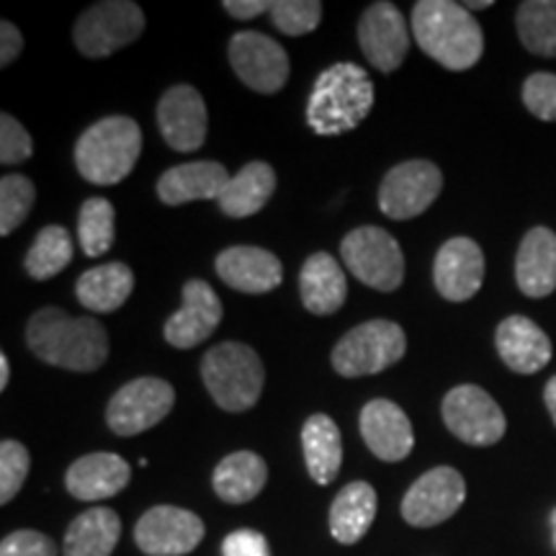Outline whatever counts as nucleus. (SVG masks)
I'll return each instance as SVG.
<instances>
[{"label":"nucleus","instance_id":"obj_1","mask_svg":"<svg viewBox=\"0 0 556 556\" xmlns=\"http://www.w3.org/2000/svg\"><path fill=\"white\" fill-rule=\"evenodd\" d=\"M26 345L39 361L67 371L88 374L106 364L109 336L93 317H73L58 307H45L26 325Z\"/></svg>","mask_w":556,"mask_h":556},{"label":"nucleus","instance_id":"obj_2","mask_svg":"<svg viewBox=\"0 0 556 556\" xmlns=\"http://www.w3.org/2000/svg\"><path fill=\"white\" fill-rule=\"evenodd\" d=\"M413 34L420 50L454 73L475 67L484 52V34L462 3L420 0L413 9Z\"/></svg>","mask_w":556,"mask_h":556},{"label":"nucleus","instance_id":"obj_3","mask_svg":"<svg viewBox=\"0 0 556 556\" xmlns=\"http://www.w3.org/2000/svg\"><path fill=\"white\" fill-rule=\"evenodd\" d=\"M374 83L364 67L338 62L319 73L307 101V124L319 137H338L356 129L371 114Z\"/></svg>","mask_w":556,"mask_h":556},{"label":"nucleus","instance_id":"obj_4","mask_svg":"<svg viewBox=\"0 0 556 556\" xmlns=\"http://www.w3.org/2000/svg\"><path fill=\"white\" fill-rule=\"evenodd\" d=\"M142 152V129L129 116H106L83 131L75 165L88 184L114 186L135 170Z\"/></svg>","mask_w":556,"mask_h":556},{"label":"nucleus","instance_id":"obj_5","mask_svg":"<svg viewBox=\"0 0 556 556\" xmlns=\"http://www.w3.org/2000/svg\"><path fill=\"white\" fill-rule=\"evenodd\" d=\"M206 392L227 413H245L261 400L266 371L258 353L245 343H222L201 361Z\"/></svg>","mask_w":556,"mask_h":556},{"label":"nucleus","instance_id":"obj_6","mask_svg":"<svg viewBox=\"0 0 556 556\" xmlns=\"http://www.w3.org/2000/svg\"><path fill=\"white\" fill-rule=\"evenodd\" d=\"M407 336L392 319H371L338 340L332 351V368L345 379L371 377L402 361Z\"/></svg>","mask_w":556,"mask_h":556},{"label":"nucleus","instance_id":"obj_7","mask_svg":"<svg viewBox=\"0 0 556 556\" xmlns=\"http://www.w3.org/2000/svg\"><path fill=\"white\" fill-rule=\"evenodd\" d=\"M340 258L366 287L394 291L405 281V255L400 242L381 227H358L340 242Z\"/></svg>","mask_w":556,"mask_h":556},{"label":"nucleus","instance_id":"obj_8","mask_svg":"<svg viewBox=\"0 0 556 556\" xmlns=\"http://www.w3.org/2000/svg\"><path fill=\"white\" fill-rule=\"evenodd\" d=\"M142 31L144 13L137 3L106 0V3H96L80 13V18L75 21L73 39L80 54L90 60H101L137 41Z\"/></svg>","mask_w":556,"mask_h":556},{"label":"nucleus","instance_id":"obj_9","mask_svg":"<svg viewBox=\"0 0 556 556\" xmlns=\"http://www.w3.org/2000/svg\"><path fill=\"white\" fill-rule=\"evenodd\" d=\"M441 413L451 433L469 446H495L505 435L507 422L503 409L477 384L451 389L443 397Z\"/></svg>","mask_w":556,"mask_h":556},{"label":"nucleus","instance_id":"obj_10","mask_svg":"<svg viewBox=\"0 0 556 556\" xmlns=\"http://www.w3.org/2000/svg\"><path fill=\"white\" fill-rule=\"evenodd\" d=\"M176 405V392L165 379L142 377L124 384L106 409V422L116 435H139L155 428Z\"/></svg>","mask_w":556,"mask_h":556},{"label":"nucleus","instance_id":"obj_11","mask_svg":"<svg viewBox=\"0 0 556 556\" xmlns=\"http://www.w3.org/2000/svg\"><path fill=\"white\" fill-rule=\"evenodd\" d=\"M443 173L430 160H407L394 165L381 180L379 208L389 219L420 217L441 197Z\"/></svg>","mask_w":556,"mask_h":556},{"label":"nucleus","instance_id":"obj_12","mask_svg":"<svg viewBox=\"0 0 556 556\" xmlns=\"http://www.w3.org/2000/svg\"><path fill=\"white\" fill-rule=\"evenodd\" d=\"M229 65L255 93H278L287 86L289 54L276 39L261 31H238L229 39Z\"/></svg>","mask_w":556,"mask_h":556},{"label":"nucleus","instance_id":"obj_13","mask_svg":"<svg viewBox=\"0 0 556 556\" xmlns=\"http://www.w3.org/2000/svg\"><path fill=\"white\" fill-rule=\"evenodd\" d=\"M204 520L176 505L150 507L135 528L139 552L148 556H184L204 541Z\"/></svg>","mask_w":556,"mask_h":556},{"label":"nucleus","instance_id":"obj_14","mask_svg":"<svg viewBox=\"0 0 556 556\" xmlns=\"http://www.w3.org/2000/svg\"><path fill=\"white\" fill-rule=\"evenodd\" d=\"M467 500V482L454 467H435L409 486L402 500V518L415 528H433L451 516Z\"/></svg>","mask_w":556,"mask_h":556},{"label":"nucleus","instance_id":"obj_15","mask_svg":"<svg viewBox=\"0 0 556 556\" xmlns=\"http://www.w3.org/2000/svg\"><path fill=\"white\" fill-rule=\"evenodd\" d=\"M358 45L374 67L394 73L409 52V31L397 5L387 0L368 5L358 21Z\"/></svg>","mask_w":556,"mask_h":556},{"label":"nucleus","instance_id":"obj_16","mask_svg":"<svg viewBox=\"0 0 556 556\" xmlns=\"http://www.w3.org/2000/svg\"><path fill=\"white\" fill-rule=\"evenodd\" d=\"M157 127L178 152H197L206 142V103L191 86H173L157 103Z\"/></svg>","mask_w":556,"mask_h":556},{"label":"nucleus","instance_id":"obj_17","mask_svg":"<svg viewBox=\"0 0 556 556\" xmlns=\"http://www.w3.org/2000/svg\"><path fill=\"white\" fill-rule=\"evenodd\" d=\"M222 323V302L214 294V289L208 287L201 278H191L184 287V307L176 315H170L165 323L163 336L173 348L180 351H189L204 343Z\"/></svg>","mask_w":556,"mask_h":556},{"label":"nucleus","instance_id":"obj_18","mask_svg":"<svg viewBox=\"0 0 556 556\" xmlns=\"http://www.w3.org/2000/svg\"><path fill=\"white\" fill-rule=\"evenodd\" d=\"M361 435L368 451L381 462H402L413 454L415 433L405 409L389 400H371L361 409Z\"/></svg>","mask_w":556,"mask_h":556},{"label":"nucleus","instance_id":"obj_19","mask_svg":"<svg viewBox=\"0 0 556 556\" xmlns=\"http://www.w3.org/2000/svg\"><path fill=\"white\" fill-rule=\"evenodd\" d=\"M433 281L438 294L448 302H467L482 289L484 253L471 238H454L438 250Z\"/></svg>","mask_w":556,"mask_h":556},{"label":"nucleus","instance_id":"obj_20","mask_svg":"<svg viewBox=\"0 0 556 556\" xmlns=\"http://www.w3.org/2000/svg\"><path fill=\"white\" fill-rule=\"evenodd\" d=\"M217 276L229 289L242 294H268L283 281V266L270 250L255 245H235L222 250L214 261Z\"/></svg>","mask_w":556,"mask_h":556},{"label":"nucleus","instance_id":"obj_21","mask_svg":"<svg viewBox=\"0 0 556 556\" xmlns=\"http://www.w3.org/2000/svg\"><path fill=\"white\" fill-rule=\"evenodd\" d=\"M131 467L119 454H88L70 464L65 484L73 497L83 500V503H99V500H109L119 495L124 486L129 484Z\"/></svg>","mask_w":556,"mask_h":556},{"label":"nucleus","instance_id":"obj_22","mask_svg":"<svg viewBox=\"0 0 556 556\" xmlns=\"http://www.w3.org/2000/svg\"><path fill=\"white\" fill-rule=\"evenodd\" d=\"M495 345L505 366L516 374H536L552 361V340L523 315H513L500 323Z\"/></svg>","mask_w":556,"mask_h":556},{"label":"nucleus","instance_id":"obj_23","mask_svg":"<svg viewBox=\"0 0 556 556\" xmlns=\"http://www.w3.org/2000/svg\"><path fill=\"white\" fill-rule=\"evenodd\" d=\"M229 180V173L222 163L199 160V163H184L165 170L157 180V197L168 206H184L191 201L219 199Z\"/></svg>","mask_w":556,"mask_h":556},{"label":"nucleus","instance_id":"obj_24","mask_svg":"<svg viewBox=\"0 0 556 556\" xmlns=\"http://www.w3.org/2000/svg\"><path fill=\"white\" fill-rule=\"evenodd\" d=\"M518 289L531 299H544L556 289V235L546 227H533L520 240L516 255Z\"/></svg>","mask_w":556,"mask_h":556},{"label":"nucleus","instance_id":"obj_25","mask_svg":"<svg viewBox=\"0 0 556 556\" xmlns=\"http://www.w3.org/2000/svg\"><path fill=\"white\" fill-rule=\"evenodd\" d=\"M299 294L312 315L328 317L345 304L348 281L340 263L330 253L309 255L299 274Z\"/></svg>","mask_w":556,"mask_h":556},{"label":"nucleus","instance_id":"obj_26","mask_svg":"<svg viewBox=\"0 0 556 556\" xmlns=\"http://www.w3.org/2000/svg\"><path fill=\"white\" fill-rule=\"evenodd\" d=\"M135 291V274L127 263H103L86 270L75 283V296L90 312H116Z\"/></svg>","mask_w":556,"mask_h":556},{"label":"nucleus","instance_id":"obj_27","mask_svg":"<svg viewBox=\"0 0 556 556\" xmlns=\"http://www.w3.org/2000/svg\"><path fill=\"white\" fill-rule=\"evenodd\" d=\"M377 518V490L368 482H351L330 507V533L340 544H358Z\"/></svg>","mask_w":556,"mask_h":556},{"label":"nucleus","instance_id":"obj_28","mask_svg":"<svg viewBox=\"0 0 556 556\" xmlns=\"http://www.w3.org/2000/svg\"><path fill=\"white\" fill-rule=\"evenodd\" d=\"M276 191V173L268 163H248L238 176H229L217 204L227 217L245 219L258 214Z\"/></svg>","mask_w":556,"mask_h":556},{"label":"nucleus","instance_id":"obj_29","mask_svg":"<svg viewBox=\"0 0 556 556\" xmlns=\"http://www.w3.org/2000/svg\"><path fill=\"white\" fill-rule=\"evenodd\" d=\"M268 479L266 462L253 451H235L214 469V492L229 505H245L263 492Z\"/></svg>","mask_w":556,"mask_h":556},{"label":"nucleus","instance_id":"obj_30","mask_svg":"<svg viewBox=\"0 0 556 556\" xmlns=\"http://www.w3.org/2000/svg\"><path fill=\"white\" fill-rule=\"evenodd\" d=\"M122 536V518L109 507H90L73 520L65 533V556H111Z\"/></svg>","mask_w":556,"mask_h":556},{"label":"nucleus","instance_id":"obj_31","mask_svg":"<svg viewBox=\"0 0 556 556\" xmlns=\"http://www.w3.org/2000/svg\"><path fill=\"white\" fill-rule=\"evenodd\" d=\"M302 451L309 477L317 484H330L343 464V438L330 415H312L302 428Z\"/></svg>","mask_w":556,"mask_h":556},{"label":"nucleus","instance_id":"obj_32","mask_svg":"<svg viewBox=\"0 0 556 556\" xmlns=\"http://www.w3.org/2000/svg\"><path fill=\"white\" fill-rule=\"evenodd\" d=\"M518 37L528 52L556 58V0H526L518 5Z\"/></svg>","mask_w":556,"mask_h":556},{"label":"nucleus","instance_id":"obj_33","mask_svg":"<svg viewBox=\"0 0 556 556\" xmlns=\"http://www.w3.org/2000/svg\"><path fill=\"white\" fill-rule=\"evenodd\" d=\"M73 261V238L65 227L50 225L39 229L37 240L29 248L26 255V274L37 281H47V278L62 274Z\"/></svg>","mask_w":556,"mask_h":556},{"label":"nucleus","instance_id":"obj_34","mask_svg":"<svg viewBox=\"0 0 556 556\" xmlns=\"http://www.w3.org/2000/svg\"><path fill=\"white\" fill-rule=\"evenodd\" d=\"M116 212L111 201L93 197L80 206L78 214V240L88 258H99L114 245Z\"/></svg>","mask_w":556,"mask_h":556},{"label":"nucleus","instance_id":"obj_35","mask_svg":"<svg viewBox=\"0 0 556 556\" xmlns=\"http://www.w3.org/2000/svg\"><path fill=\"white\" fill-rule=\"evenodd\" d=\"M34 201H37V189L29 178L21 176V173L3 176L0 180V235L3 238L24 225Z\"/></svg>","mask_w":556,"mask_h":556},{"label":"nucleus","instance_id":"obj_36","mask_svg":"<svg viewBox=\"0 0 556 556\" xmlns=\"http://www.w3.org/2000/svg\"><path fill=\"white\" fill-rule=\"evenodd\" d=\"M270 21L287 37L312 34L323 21V3L317 0H276L270 3Z\"/></svg>","mask_w":556,"mask_h":556},{"label":"nucleus","instance_id":"obj_37","mask_svg":"<svg viewBox=\"0 0 556 556\" xmlns=\"http://www.w3.org/2000/svg\"><path fill=\"white\" fill-rule=\"evenodd\" d=\"M31 469V456L18 441L0 443V503L9 505L24 486Z\"/></svg>","mask_w":556,"mask_h":556},{"label":"nucleus","instance_id":"obj_38","mask_svg":"<svg viewBox=\"0 0 556 556\" xmlns=\"http://www.w3.org/2000/svg\"><path fill=\"white\" fill-rule=\"evenodd\" d=\"M523 103L541 122H556V75L533 73L523 83Z\"/></svg>","mask_w":556,"mask_h":556},{"label":"nucleus","instance_id":"obj_39","mask_svg":"<svg viewBox=\"0 0 556 556\" xmlns=\"http://www.w3.org/2000/svg\"><path fill=\"white\" fill-rule=\"evenodd\" d=\"M34 152L31 135L21 127V122L13 119L11 114L0 116V163L18 165L29 160Z\"/></svg>","mask_w":556,"mask_h":556},{"label":"nucleus","instance_id":"obj_40","mask_svg":"<svg viewBox=\"0 0 556 556\" xmlns=\"http://www.w3.org/2000/svg\"><path fill=\"white\" fill-rule=\"evenodd\" d=\"M0 556H58V546L39 531H13L0 544Z\"/></svg>","mask_w":556,"mask_h":556},{"label":"nucleus","instance_id":"obj_41","mask_svg":"<svg viewBox=\"0 0 556 556\" xmlns=\"http://www.w3.org/2000/svg\"><path fill=\"white\" fill-rule=\"evenodd\" d=\"M222 556H270V546L263 533L253 528H240L222 541Z\"/></svg>","mask_w":556,"mask_h":556},{"label":"nucleus","instance_id":"obj_42","mask_svg":"<svg viewBox=\"0 0 556 556\" xmlns=\"http://www.w3.org/2000/svg\"><path fill=\"white\" fill-rule=\"evenodd\" d=\"M21 50H24V37H21L18 26L3 21L0 24V65L9 67L11 62H16Z\"/></svg>","mask_w":556,"mask_h":556},{"label":"nucleus","instance_id":"obj_43","mask_svg":"<svg viewBox=\"0 0 556 556\" xmlns=\"http://www.w3.org/2000/svg\"><path fill=\"white\" fill-rule=\"evenodd\" d=\"M222 9H225L232 18L250 21V18L261 16L263 11H270V3H266V0H225V3H222Z\"/></svg>","mask_w":556,"mask_h":556},{"label":"nucleus","instance_id":"obj_44","mask_svg":"<svg viewBox=\"0 0 556 556\" xmlns=\"http://www.w3.org/2000/svg\"><path fill=\"white\" fill-rule=\"evenodd\" d=\"M544 402H546L548 413H552L554 426H556V377L548 379V384H546V389H544Z\"/></svg>","mask_w":556,"mask_h":556},{"label":"nucleus","instance_id":"obj_45","mask_svg":"<svg viewBox=\"0 0 556 556\" xmlns=\"http://www.w3.org/2000/svg\"><path fill=\"white\" fill-rule=\"evenodd\" d=\"M9 379H11V364H9V356H5V353H0V389L9 387Z\"/></svg>","mask_w":556,"mask_h":556},{"label":"nucleus","instance_id":"obj_46","mask_svg":"<svg viewBox=\"0 0 556 556\" xmlns=\"http://www.w3.org/2000/svg\"><path fill=\"white\" fill-rule=\"evenodd\" d=\"M490 0H482V3H464V9L467 11H475V9H490Z\"/></svg>","mask_w":556,"mask_h":556},{"label":"nucleus","instance_id":"obj_47","mask_svg":"<svg viewBox=\"0 0 556 556\" xmlns=\"http://www.w3.org/2000/svg\"><path fill=\"white\" fill-rule=\"evenodd\" d=\"M552 531H554V544H556V510L552 513Z\"/></svg>","mask_w":556,"mask_h":556}]
</instances>
